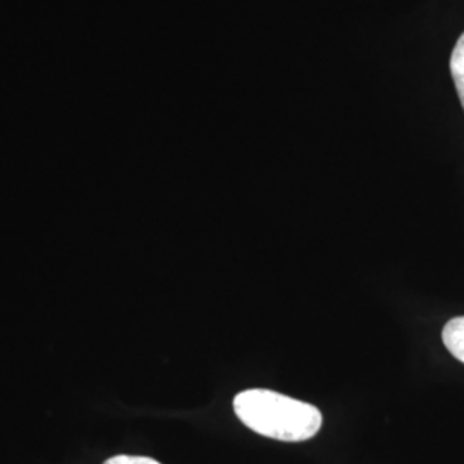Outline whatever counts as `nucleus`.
<instances>
[{"label":"nucleus","mask_w":464,"mask_h":464,"mask_svg":"<svg viewBox=\"0 0 464 464\" xmlns=\"http://www.w3.org/2000/svg\"><path fill=\"white\" fill-rule=\"evenodd\" d=\"M232 406L249 430L282 442L310 440L324 421L314 404L268 389L243 391L234 398Z\"/></svg>","instance_id":"nucleus-1"},{"label":"nucleus","mask_w":464,"mask_h":464,"mask_svg":"<svg viewBox=\"0 0 464 464\" xmlns=\"http://www.w3.org/2000/svg\"><path fill=\"white\" fill-rule=\"evenodd\" d=\"M442 341L449 353L464 363V315L449 320L442 331Z\"/></svg>","instance_id":"nucleus-2"},{"label":"nucleus","mask_w":464,"mask_h":464,"mask_svg":"<svg viewBox=\"0 0 464 464\" xmlns=\"http://www.w3.org/2000/svg\"><path fill=\"white\" fill-rule=\"evenodd\" d=\"M450 74L454 80V86L458 90V95L461 100L464 109V34L459 36L456 47L450 55Z\"/></svg>","instance_id":"nucleus-3"},{"label":"nucleus","mask_w":464,"mask_h":464,"mask_svg":"<svg viewBox=\"0 0 464 464\" xmlns=\"http://www.w3.org/2000/svg\"><path fill=\"white\" fill-rule=\"evenodd\" d=\"M103 464H160L151 458H143V456H126V454H121V456H114L111 459H107Z\"/></svg>","instance_id":"nucleus-4"}]
</instances>
